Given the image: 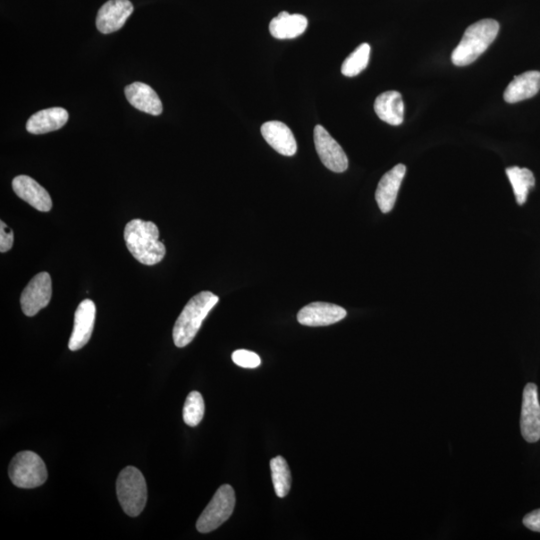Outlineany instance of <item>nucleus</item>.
<instances>
[{"mask_svg": "<svg viewBox=\"0 0 540 540\" xmlns=\"http://www.w3.org/2000/svg\"><path fill=\"white\" fill-rule=\"evenodd\" d=\"M506 175L512 185L514 196L519 206L526 204L529 190L535 188L536 179L533 173L527 168L512 166L506 168Z\"/></svg>", "mask_w": 540, "mask_h": 540, "instance_id": "412c9836", "label": "nucleus"}, {"mask_svg": "<svg viewBox=\"0 0 540 540\" xmlns=\"http://www.w3.org/2000/svg\"><path fill=\"white\" fill-rule=\"evenodd\" d=\"M69 113L63 107L44 109L33 114L28 123L27 130L32 134H45L63 128L69 122Z\"/></svg>", "mask_w": 540, "mask_h": 540, "instance_id": "a211bd4d", "label": "nucleus"}, {"mask_svg": "<svg viewBox=\"0 0 540 540\" xmlns=\"http://www.w3.org/2000/svg\"><path fill=\"white\" fill-rule=\"evenodd\" d=\"M270 469L275 494L281 499L289 494L291 487L292 478L288 461L281 455L270 460Z\"/></svg>", "mask_w": 540, "mask_h": 540, "instance_id": "4be33fe9", "label": "nucleus"}, {"mask_svg": "<svg viewBox=\"0 0 540 540\" xmlns=\"http://www.w3.org/2000/svg\"><path fill=\"white\" fill-rule=\"evenodd\" d=\"M232 358L236 366L243 368H257L261 365L257 354L246 350H235Z\"/></svg>", "mask_w": 540, "mask_h": 540, "instance_id": "393cba45", "label": "nucleus"}, {"mask_svg": "<svg viewBox=\"0 0 540 540\" xmlns=\"http://www.w3.org/2000/svg\"><path fill=\"white\" fill-rule=\"evenodd\" d=\"M316 153L329 171L341 173L348 170L349 159L342 148L322 125L315 129Z\"/></svg>", "mask_w": 540, "mask_h": 540, "instance_id": "6e6552de", "label": "nucleus"}, {"mask_svg": "<svg viewBox=\"0 0 540 540\" xmlns=\"http://www.w3.org/2000/svg\"><path fill=\"white\" fill-rule=\"evenodd\" d=\"M500 31V23L494 20H483L468 28L453 50L451 61L454 65L467 66L474 63L491 46Z\"/></svg>", "mask_w": 540, "mask_h": 540, "instance_id": "7ed1b4c3", "label": "nucleus"}, {"mask_svg": "<svg viewBox=\"0 0 540 540\" xmlns=\"http://www.w3.org/2000/svg\"><path fill=\"white\" fill-rule=\"evenodd\" d=\"M520 429L527 443H535L540 440V404L535 384H527L523 391Z\"/></svg>", "mask_w": 540, "mask_h": 540, "instance_id": "1a4fd4ad", "label": "nucleus"}, {"mask_svg": "<svg viewBox=\"0 0 540 540\" xmlns=\"http://www.w3.org/2000/svg\"><path fill=\"white\" fill-rule=\"evenodd\" d=\"M369 55V45H360L347 59H345L342 66V72L344 77H357L361 72H364L368 64Z\"/></svg>", "mask_w": 540, "mask_h": 540, "instance_id": "5701e85b", "label": "nucleus"}, {"mask_svg": "<svg viewBox=\"0 0 540 540\" xmlns=\"http://www.w3.org/2000/svg\"><path fill=\"white\" fill-rule=\"evenodd\" d=\"M118 501L123 511L131 518L139 516L148 502V486L145 477L133 467L125 468L116 482Z\"/></svg>", "mask_w": 540, "mask_h": 540, "instance_id": "20e7f679", "label": "nucleus"}, {"mask_svg": "<svg viewBox=\"0 0 540 540\" xmlns=\"http://www.w3.org/2000/svg\"><path fill=\"white\" fill-rule=\"evenodd\" d=\"M124 240L132 257L146 266H156L166 253L164 242L159 241L158 227L153 222L133 219L126 224Z\"/></svg>", "mask_w": 540, "mask_h": 540, "instance_id": "f257e3e1", "label": "nucleus"}, {"mask_svg": "<svg viewBox=\"0 0 540 540\" xmlns=\"http://www.w3.org/2000/svg\"><path fill=\"white\" fill-rule=\"evenodd\" d=\"M8 475L15 486L36 488L46 484L47 469L39 455L32 451H21L12 460Z\"/></svg>", "mask_w": 540, "mask_h": 540, "instance_id": "39448f33", "label": "nucleus"}, {"mask_svg": "<svg viewBox=\"0 0 540 540\" xmlns=\"http://www.w3.org/2000/svg\"><path fill=\"white\" fill-rule=\"evenodd\" d=\"M132 13L130 0H109L97 13V28L104 35L120 30Z\"/></svg>", "mask_w": 540, "mask_h": 540, "instance_id": "f8f14e48", "label": "nucleus"}, {"mask_svg": "<svg viewBox=\"0 0 540 540\" xmlns=\"http://www.w3.org/2000/svg\"><path fill=\"white\" fill-rule=\"evenodd\" d=\"M264 139L278 154L292 156L297 154L298 145L288 125L281 122H268L261 126Z\"/></svg>", "mask_w": 540, "mask_h": 540, "instance_id": "2eb2a0df", "label": "nucleus"}, {"mask_svg": "<svg viewBox=\"0 0 540 540\" xmlns=\"http://www.w3.org/2000/svg\"><path fill=\"white\" fill-rule=\"evenodd\" d=\"M97 308L95 302L84 300L75 310L73 331L71 336L69 348L77 351L86 347L94 332Z\"/></svg>", "mask_w": 540, "mask_h": 540, "instance_id": "9d476101", "label": "nucleus"}, {"mask_svg": "<svg viewBox=\"0 0 540 540\" xmlns=\"http://www.w3.org/2000/svg\"><path fill=\"white\" fill-rule=\"evenodd\" d=\"M206 405L204 398L198 392L189 394L183 407V420L188 426L194 427L200 424L205 417Z\"/></svg>", "mask_w": 540, "mask_h": 540, "instance_id": "b1692460", "label": "nucleus"}, {"mask_svg": "<svg viewBox=\"0 0 540 540\" xmlns=\"http://www.w3.org/2000/svg\"><path fill=\"white\" fill-rule=\"evenodd\" d=\"M308 25L306 16L283 12L270 22L269 31L277 39H292L301 36Z\"/></svg>", "mask_w": 540, "mask_h": 540, "instance_id": "6ab92c4d", "label": "nucleus"}, {"mask_svg": "<svg viewBox=\"0 0 540 540\" xmlns=\"http://www.w3.org/2000/svg\"><path fill=\"white\" fill-rule=\"evenodd\" d=\"M375 111L381 120L391 125H401L404 118V104L399 91H385L378 96Z\"/></svg>", "mask_w": 540, "mask_h": 540, "instance_id": "aec40b11", "label": "nucleus"}, {"mask_svg": "<svg viewBox=\"0 0 540 540\" xmlns=\"http://www.w3.org/2000/svg\"><path fill=\"white\" fill-rule=\"evenodd\" d=\"M218 300L213 292L201 291L188 302L173 327V342L177 348L187 347L194 340Z\"/></svg>", "mask_w": 540, "mask_h": 540, "instance_id": "f03ea898", "label": "nucleus"}, {"mask_svg": "<svg viewBox=\"0 0 540 540\" xmlns=\"http://www.w3.org/2000/svg\"><path fill=\"white\" fill-rule=\"evenodd\" d=\"M125 97L129 103L139 111L159 115L163 113V104L153 88L146 83L134 82L125 88Z\"/></svg>", "mask_w": 540, "mask_h": 540, "instance_id": "dca6fc26", "label": "nucleus"}, {"mask_svg": "<svg viewBox=\"0 0 540 540\" xmlns=\"http://www.w3.org/2000/svg\"><path fill=\"white\" fill-rule=\"evenodd\" d=\"M540 90V72L531 71L519 75L504 91V100L509 104L534 97Z\"/></svg>", "mask_w": 540, "mask_h": 540, "instance_id": "f3484780", "label": "nucleus"}, {"mask_svg": "<svg viewBox=\"0 0 540 540\" xmlns=\"http://www.w3.org/2000/svg\"><path fill=\"white\" fill-rule=\"evenodd\" d=\"M235 506L233 488L224 485L217 489L213 500L201 513L197 528L201 534L212 533L232 517Z\"/></svg>", "mask_w": 540, "mask_h": 540, "instance_id": "423d86ee", "label": "nucleus"}, {"mask_svg": "<svg viewBox=\"0 0 540 540\" xmlns=\"http://www.w3.org/2000/svg\"><path fill=\"white\" fill-rule=\"evenodd\" d=\"M523 525L528 529L540 533V510L531 511L523 519Z\"/></svg>", "mask_w": 540, "mask_h": 540, "instance_id": "bb28decb", "label": "nucleus"}, {"mask_svg": "<svg viewBox=\"0 0 540 540\" xmlns=\"http://www.w3.org/2000/svg\"><path fill=\"white\" fill-rule=\"evenodd\" d=\"M405 173H407L405 165H395L379 181L375 192V199L382 213L388 214L393 209Z\"/></svg>", "mask_w": 540, "mask_h": 540, "instance_id": "4468645a", "label": "nucleus"}, {"mask_svg": "<svg viewBox=\"0 0 540 540\" xmlns=\"http://www.w3.org/2000/svg\"><path fill=\"white\" fill-rule=\"evenodd\" d=\"M13 246V232L4 222H0V251H10Z\"/></svg>", "mask_w": 540, "mask_h": 540, "instance_id": "a878e982", "label": "nucleus"}, {"mask_svg": "<svg viewBox=\"0 0 540 540\" xmlns=\"http://www.w3.org/2000/svg\"><path fill=\"white\" fill-rule=\"evenodd\" d=\"M53 297L52 277L47 273H40L32 278L24 289L21 298L23 314L35 316L49 305Z\"/></svg>", "mask_w": 540, "mask_h": 540, "instance_id": "0eeeda50", "label": "nucleus"}, {"mask_svg": "<svg viewBox=\"0 0 540 540\" xmlns=\"http://www.w3.org/2000/svg\"><path fill=\"white\" fill-rule=\"evenodd\" d=\"M347 316V310L327 302H312L301 308L299 323L306 326H326L341 322Z\"/></svg>", "mask_w": 540, "mask_h": 540, "instance_id": "9b49d317", "label": "nucleus"}, {"mask_svg": "<svg viewBox=\"0 0 540 540\" xmlns=\"http://www.w3.org/2000/svg\"><path fill=\"white\" fill-rule=\"evenodd\" d=\"M13 189L16 196L41 213H48L53 208V200L47 190L28 175L16 176Z\"/></svg>", "mask_w": 540, "mask_h": 540, "instance_id": "ddd939ff", "label": "nucleus"}]
</instances>
